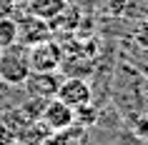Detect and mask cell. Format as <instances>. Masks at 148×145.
I'll return each instance as SVG.
<instances>
[{"mask_svg":"<svg viewBox=\"0 0 148 145\" xmlns=\"http://www.w3.org/2000/svg\"><path fill=\"white\" fill-rule=\"evenodd\" d=\"M30 75V63H28V48L13 45L8 50H0V80L5 85H23Z\"/></svg>","mask_w":148,"mask_h":145,"instance_id":"cell-1","label":"cell"},{"mask_svg":"<svg viewBox=\"0 0 148 145\" xmlns=\"http://www.w3.org/2000/svg\"><path fill=\"white\" fill-rule=\"evenodd\" d=\"M28 63H30V73H58L63 63V50L50 38L40 40L28 48Z\"/></svg>","mask_w":148,"mask_h":145,"instance_id":"cell-2","label":"cell"},{"mask_svg":"<svg viewBox=\"0 0 148 145\" xmlns=\"http://www.w3.org/2000/svg\"><path fill=\"white\" fill-rule=\"evenodd\" d=\"M40 123H43L50 133H63V130H70L73 125H75V110H73V108H68L65 103H60L58 98H50V100H45V105H43Z\"/></svg>","mask_w":148,"mask_h":145,"instance_id":"cell-3","label":"cell"},{"mask_svg":"<svg viewBox=\"0 0 148 145\" xmlns=\"http://www.w3.org/2000/svg\"><path fill=\"white\" fill-rule=\"evenodd\" d=\"M55 98L75 110V108H80V105H88L90 98H93V93H90L88 80H83V78H65V80H60V85H58Z\"/></svg>","mask_w":148,"mask_h":145,"instance_id":"cell-4","label":"cell"},{"mask_svg":"<svg viewBox=\"0 0 148 145\" xmlns=\"http://www.w3.org/2000/svg\"><path fill=\"white\" fill-rule=\"evenodd\" d=\"M48 25L50 23L30 15V13H25V15L18 20V43L25 45V48H30V45H35V43H40V40H48L50 38V28H48Z\"/></svg>","mask_w":148,"mask_h":145,"instance_id":"cell-5","label":"cell"},{"mask_svg":"<svg viewBox=\"0 0 148 145\" xmlns=\"http://www.w3.org/2000/svg\"><path fill=\"white\" fill-rule=\"evenodd\" d=\"M25 90L30 98H38V100H50L55 98V93H58V75L55 73H30L28 80H25Z\"/></svg>","mask_w":148,"mask_h":145,"instance_id":"cell-6","label":"cell"},{"mask_svg":"<svg viewBox=\"0 0 148 145\" xmlns=\"http://www.w3.org/2000/svg\"><path fill=\"white\" fill-rule=\"evenodd\" d=\"M65 8H68L65 0H28V10L25 13H30V15L45 20V23H53L58 15L65 13Z\"/></svg>","mask_w":148,"mask_h":145,"instance_id":"cell-7","label":"cell"},{"mask_svg":"<svg viewBox=\"0 0 148 145\" xmlns=\"http://www.w3.org/2000/svg\"><path fill=\"white\" fill-rule=\"evenodd\" d=\"M18 45V20L15 18H0V50Z\"/></svg>","mask_w":148,"mask_h":145,"instance_id":"cell-8","label":"cell"},{"mask_svg":"<svg viewBox=\"0 0 148 145\" xmlns=\"http://www.w3.org/2000/svg\"><path fill=\"white\" fill-rule=\"evenodd\" d=\"M95 120H98V115H95V110L90 108V103H88V105H80V108H75V123H80V125L90 128V125H93Z\"/></svg>","mask_w":148,"mask_h":145,"instance_id":"cell-9","label":"cell"},{"mask_svg":"<svg viewBox=\"0 0 148 145\" xmlns=\"http://www.w3.org/2000/svg\"><path fill=\"white\" fill-rule=\"evenodd\" d=\"M15 140H18V133L10 128L8 120L0 118V145H15Z\"/></svg>","mask_w":148,"mask_h":145,"instance_id":"cell-10","label":"cell"},{"mask_svg":"<svg viewBox=\"0 0 148 145\" xmlns=\"http://www.w3.org/2000/svg\"><path fill=\"white\" fill-rule=\"evenodd\" d=\"M133 133H136V138H140V140H146V143H148V113H143L138 120H136Z\"/></svg>","mask_w":148,"mask_h":145,"instance_id":"cell-11","label":"cell"},{"mask_svg":"<svg viewBox=\"0 0 148 145\" xmlns=\"http://www.w3.org/2000/svg\"><path fill=\"white\" fill-rule=\"evenodd\" d=\"M18 0H0V18H15Z\"/></svg>","mask_w":148,"mask_h":145,"instance_id":"cell-12","label":"cell"},{"mask_svg":"<svg viewBox=\"0 0 148 145\" xmlns=\"http://www.w3.org/2000/svg\"><path fill=\"white\" fill-rule=\"evenodd\" d=\"M133 38H136V43H138V45L143 48V50H148V23L138 25V28H136V35H133Z\"/></svg>","mask_w":148,"mask_h":145,"instance_id":"cell-13","label":"cell"},{"mask_svg":"<svg viewBox=\"0 0 148 145\" xmlns=\"http://www.w3.org/2000/svg\"><path fill=\"white\" fill-rule=\"evenodd\" d=\"M143 100H146V103H148V80H146V83H143Z\"/></svg>","mask_w":148,"mask_h":145,"instance_id":"cell-14","label":"cell"}]
</instances>
